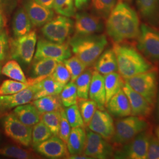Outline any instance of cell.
I'll return each instance as SVG.
<instances>
[{"instance_id":"obj_33","label":"cell","mask_w":159,"mask_h":159,"mask_svg":"<svg viewBox=\"0 0 159 159\" xmlns=\"http://www.w3.org/2000/svg\"><path fill=\"white\" fill-rule=\"evenodd\" d=\"M60 97L62 104L66 107L77 104L79 97L74 82L70 81L64 85L62 91L60 93Z\"/></svg>"},{"instance_id":"obj_28","label":"cell","mask_w":159,"mask_h":159,"mask_svg":"<svg viewBox=\"0 0 159 159\" xmlns=\"http://www.w3.org/2000/svg\"><path fill=\"white\" fill-rule=\"evenodd\" d=\"M33 104L37 108L40 114L58 111L63 109L61 101L58 95L42 97L34 100Z\"/></svg>"},{"instance_id":"obj_29","label":"cell","mask_w":159,"mask_h":159,"mask_svg":"<svg viewBox=\"0 0 159 159\" xmlns=\"http://www.w3.org/2000/svg\"><path fill=\"white\" fill-rule=\"evenodd\" d=\"M44 79V78L31 79L29 80L28 83H23L14 80H6L0 85V96L10 95L17 93Z\"/></svg>"},{"instance_id":"obj_3","label":"cell","mask_w":159,"mask_h":159,"mask_svg":"<svg viewBox=\"0 0 159 159\" xmlns=\"http://www.w3.org/2000/svg\"><path fill=\"white\" fill-rule=\"evenodd\" d=\"M107 44L105 35H75L70 40L69 45L74 56L87 67L91 66L102 54Z\"/></svg>"},{"instance_id":"obj_15","label":"cell","mask_w":159,"mask_h":159,"mask_svg":"<svg viewBox=\"0 0 159 159\" xmlns=\"http://www.w3.org/2000/svg\"><path fill=\"white\" fill-rule=\"evenodd\" d=\"M74 27L75 35H89L102 31L103 24L99 17L87 12H80L75 15Z\"/></svg>"},{"instance_id":"obj_38","label":"cell","mask_w":159,"mask_h":159,"mask_svg":"<svg viewBox=\"0 0 159 159\" xmlns=\"http://www.w3.org/2000/svg\"><path fill=\"white\" fill-rule=\"evenodd\" d=\"M53 8L60 15L73 17L75 15L74 0H54Z\"/></svg>"},{"instance_id":"obj_39","label":"cell","mask_w":159,"mask_h":159,"mask_svg":"<svg viewBox=\"0 0 159 159\" xmlns=\"http://www.w3.org/2000/svg\"><path fill=\"white\" fill-rule=\"evenodd\" d=\"M139 10L142 16L149 19L153 17L159 7V0H136Z\"/></svg>"},{"instance_id":"obj_36","label":"cell","mask_w":159,"mask_h":159,"mask_svg":"<svg viewBox=\"0 0 159 159\" xmlns=\"http://www.w3.org/2000/svg\"><path fill=\"white\" fill-rule=\"evenodd\" d=\"M61 120V110L41 114V120L50 130L54 136L58 135Z\"/></svg>"},{"instance_id":"obj_27","label":"cell","mask_w":159,"mask_h":159,"mask_svg":"<svg viewBox=\"0 0 159 159\" xmlns=\"http://www.w3.org/2000/svg\"><path fill=\"white\" fill-rule=\"evenodd\" d=\"M104 79L106 104L112 97L122 89L125 84V81L117 72L104 75Z\"/></svg>"},{"instance_id":"obj_5","label":"cell","mask_w":159,"mask_h":159,"mask_svg":"<svg viewBox=\"0 0 159 159\" xmlns=\"http://www.w3.org/2000/svg\"><path fill=\"white\" fill-rule=\"evenodd\" d=\"M157 71L153 68L123 80L153 106L157 96Z\"/></svg>"},{"instance_id":"obj_32","label":"cell","mask_w":159,"mask_h":159,"mask_svg":"<svg viewBox=\"0 0 159 159\" xmlns=\"http://www.w3.org/2000/svg\"><path fill=\"white\" fill-rule=\"evenodd\" d=\"M79 108L85 126H88L97 110L96 103L91 99L79 98Z\"/></svg>"},{"instance_id":"obj_11","label":"cell","mask_w":159,"mask_h":159,"mask_svg":"<svg viewBox=\"0 0 159 159\" xmlns=\"http://www.w3.org/2000/svg\"><path fill=\"white\" fill-rule=\"evenodd\" d=\"M113 148L107 140L90 129L86 131L83 154L90 159H105L113 156Z\"/></svg>"},{"instance_id":"obj_42","label":"cell","mask_w":159,"mask_h":159,"mask_svg":"<svg viewBox=\"0 0 159 159\" xmlns=\"http://www.w3.org/2000/svg\"><path fill=\"white\" fill-rule=\"evenodd\" d=\"M51 76L58 83L63 85V87L71 80L70 72L63 62L58 63L56 68L51 74Z\"/></svg>"},{"instance_id":"obj_4","label":"cell","mask_w":159,"mask_h":159,"mask_svg":"<svg viewBox=\"0 0 159 159\" xmlns=\"http://www.w3.org/2000/svg\"><path fill=\"white\" fill-rule=\"evenodd\" d=\"M114 125V133L111 140L118 146L130 142L139 133L148 129V122L143 117L134 116L117 120Z\"/></svg>"},{"instance_id":"obj_14","label":"cell","mask_w":159,"mask_h":159,"mask_svg":"<svg viewBox=\"0 0 159 159\" xmlns=\"http://www.w3.org/2000/svg\"><path fill=\"white\" fill-rule=\"evenodd\" d=\"M38 90V83H36L17 93L0 96V112L31 102V100H33L34 95Z\"/></svg>"},{"instance_id":"obj_2","label":"cell","mask_w":159,"mask_h":159,"mask_svg":"<svg viewBox=\"0 0 159 159\" xmlns=\"http://www.w3.org/2000/svg\"><path fill=\"white\" fill-rule=\"evenodd\" d=\"M118 71L123 79L147 71L153 66L132 47L114 43Z\"/></svg>"},{"instance_id":"obj_44","label":"cell","mask_w":159,"mask_h":159,"mask_svg":"<svg viewBox=\"0 0 159 159\" xmlns=\"http://www.w3.org/2000/svg\"><path fill=\"white\" fill-rule=\"evenodd\" d=\"M146 159H159V140L157 136L150 137Z\"/></svg>"},{"instance_id":"obj_22","label":"cell","mask_w":159,"mask_h":159,"mask_svg":"<svg viewBox=\"0 0 159 159\" xmlns=\"http://www.w3.org/2000/svg\"><path fill=\"white\" fill-rule=\"evenodd\" d=\"M18 119L24 124L33 126L41 120V114L33 104H24L17 106L13 110Z\"/></svg>"},{"instance_id":"obj_7","label":"cell","mask_w":159,"mask_h":159,"mask_svg":"<svg viewBox=\"0 0 159 159\" xmlns=\"http://www.w3.org/2000/svg\"><path fill=\"white\" fill-rule=\"evenodd\" d=\"M74 22L70 17L58 16L44 24L41 33L47 40L57 43H64L71 34Z\"/></svg>"},{"instance_id":"obj_9","label":"cell","mask_w":159,"mask_h":159,"mask_svg":"<svg viewBox=\"0 0 159 159\" xmlns=\"http://www.w3.org/2000/svg\"><path fill=\"white\" fill-rule=\"evenodd\" d=\"M37 40L35 31H31L12 40L10 44L12 58L26 64H30L35 54Z\"/></svg>"},{"instance_id":"obj_13","label":"cell","mask_w":159,"mask_h":159,"mask_svg":"<svg viewBox=\"0 0 159 159\" xmlns=\"http://www.w3.org/2000/svg\"><path fill=\"white\" fill-rule=\"evenodd\" d=\"M88 127L107 141L111 140L115 130L112 117L104 110H97Z\"/></svg>"},{"instance_id":"obj_48","label":"cell","mask_w":159,"mask_h":159,"mask_svg":"<svg viewBox=\"0 0 159 159\" xmlns=\"http://www.w3.org/2000/svg\"><path fill=\"white\" fill-rule=\"evenodd\" d=\"M37 3L42 6H44L48 8H53L54 0H34Z\"/></svg>"},{"instance_id":"obj_37","label":"cell","mask_w":159,"mask_h":159,"mask_svg":"<svg viewBox=\"0 0 159 159\" xmlns=\"http://www.w3.org/2000/svg\"><path fill=\"white\" fill-rule=\"evenodd\" d=\"M0 154L14 159H31L35 158L34 154L29 150L15 146H7L0 148Z\"/></svg>"},{"instance_id":"obj_41","label":"cell","mask_w":159,"mask_h":159,"mask_svg":"<svg viewBox=\"0 0 159 159\" xmlns=\"http://www.w3.org/2000/svg\"><path fill=\"white\" fill-rule=\"evenodd\" d=\"M117 0H93V7L97 13L104 18H107L116 6Z\"/></svg>"},{"instance_id":"obj_10","label":"cell","mask_w":159,"mask_h":159,"mask_svg":"<svg viewBox=\"0 0 159 159\" xmlns=\"http://www.w3.org/2000/svg\"><path fill=\"white\" fill-rule=\"evenodd\" d=\"M71 56V50L67 43H57L40 39L37 42L34 60L51 58L58 62H63Z\"/></svg>"},{"instance_id":"obj_49","label":"cell","mask_w":159,"mask_h":159,"mask_svg":"<svg viewBox=\"0 0 159 159\" xmlns=\"http://www.w3.org/2000/svg\"><path fill=\"white\" fill-rule=\"evenodd\" d=\"M156 136H157V137L158 138V139H159V125L157 127V129H156Z\"/></svg>"},{"instance_id":"obj_19","label":"cell","mask_w":159,"mask_h":159,"mask_svg":"<svg viewBox=\"0 0 159 159\" xmlns=\"http://www.w3.org/2000/svg\"><path fill=\"white\" fill-rule=\"evenodd\" d=\"M106 107L108 113L116 117H125L131 115L129 99L123 89L112 97Z\"/></svg>"},{"instance_id":"obj_17","label":"cell","mask_w":159,"mask_h":159,"mask_svg":"<svg viewBox=\"0 0 159 159\" xmlns=\"http://www.w3.org/2000/svg\"><path fill=\"white\" fill-rule=\"evenodd\" d=\"M23 6L33 25L35 27L43 26L54 16L52 9L41 5L34 0H24Z\"/></svg>"},{"instance_id":"obj_30","label":"cell","mask_w":159,"mask_h":159,"mask_svg":"<svg viewBox=\"0 0 159 159\" xmlns=\"http://www.w3.org/2000/svg\"><path fill=\"white\" fill-rule=\"evenodd\" d=\"M93 71L91 69H85L75 80L77 96L79 98H89V89L92 79Z\"/></svg>"},{"instance_id":"obj_20","label":"cell","mask_w":159,"mask_h":159,"mask_svg":"<svg viewBox=\"0 0 159 159\" xmlns=\"http://www.w3.org/2000/svg\"><path fill=\"white\" fill-rule=\"evenodd\" d=\"M89 97L96 103L97 107L100 110H104L106 106V90L104 76L96 70L93 71Z\"/></svg>"},{"instance_id":"obj_12","label":"cell","mask_w":159,"mask_h":159,"mask_svg":"<svg viewBox=\"0 0 159 159\" xmlns=\"http://www.w3.org/2000/svg\"><path fill=\"white\" fill-rule=\"evenodd\" d=\"M137 38L139 50L150 60L159 61V32L142 24Z\"/></svg>"},{"instance_id":"obj_31","label":"cell","mask_w":159,"mask_h":159,"mask_svg":"<svg viewBox=\"0 0 159 159\" xmlns=\"http://www.w3.org/2000/svg\"><path fill=\"white\" fill-rule=\"evenodd\" d=\"M1 73L12 80L23 83H28L29 81L21 66L16 60H10L6 63L1 69Z\"/></svg>"},{"instance_id":"obj_40","label":"cell","mask_w":159,"mask_h":159,"mask_svg":"<svg viewBox=\"0 0 159 159\" xmlns=\"http://www.w3.org/2000/svg\"><path fill=\"white\" fill-rule=\"evenodd\" d=\"M65 112L71 128L85 127L77 104H75L67 107Z\"/></svg>"},{"instance_id":"obj_25","label":"cell","mask_w":159,"mask_h":159,"mask_svg":"<svg viewBox=\"0 0 159 159\" xmlns=\"http://www.w3.org/2000/svg\"><path fill=\"white\" fill-rule=\"evenodd\" d=\"M58 63V61L51 58L34 60L31 69L33 79L46 78L50 75L56 68Z\"/></svg>"},{"instance_id":"obj_16","label":"cell","mask_w":159,"mask_h":159,"mask_svg":"<svg viewBox=\"0 0 159 159\" xmlns=\"http://www.w3.org/2000/svg\"><path fill=\"white\" fill-rule=\"evenodd\" d=\"M34 148L39 153L50 159L65 158L70 155L67 144L58 136H52Z\"/></svg>"},{"instance_id":"obj_46","label":"cell","mask_w":159,"mask_h":159,"mask_svg":"<svg viewBox=\"0 0 159 159\" xmlns=\"http://www.w3.org/2000/svg\"><path fill=\"white\" fill-rule=\"evenodd\" d=\"M6 18L2 7L0 3V31L2 30L6 26Z\"/></svg>"},{"instance_id":"obj_43","label":"cell","mask_w":159,"mask_h":159,"mask_svg":"<svg viewBox=\"0 0 159 159\" xmlns=\"http://www.w3.org/2000/svg\"><path fill=\"white\" fill-rule=\"evenodd\" d=\"M71 130V127L68 122L65 110L61 109V120H60V124L58 136L66 144L68 141V137L70 134Z\"/></svg>"},{"instance_id":"obj_1","label":"cell","mask_w":159,"mask_h":159,"mask_svg":"<svg viewBox=\"0 0 159 159\" xmlns=\"http://www.w3.org/2000/svg\"><path fill=\"white\" fill-rule=\"evenodd\" d=\"M106 31L114 43L137 38L140 23L135 11L125 2L120 1L109 15Z\"/></svg>"},{"instance_id":"obj_18","label":"cell","mask_w":159,"mask_h":159,"mask_svg":"<svg viewBox=\"0 0 159 159\" xmlns=\"http://www.w3.org/2000/svg\"><path fill=\"white\" fill-rule=\"evenodd\" d=\"M130 102L131 116L145 118L152 111V106L143 97L125 82L122 88Z\"/></svg>"},{"instance_id":"obj_47","label":"cell","mask_w":159,"mask_h":159,"mask_svg":"<svg viewBox=\"0 0 159 159\" xmlns=\"http://www.w3.org/2000/svg\"><path fill=\"white\" fill-rule=\"evenodd\" d=\"M90 0H74L75 8L77 9H82L88 5Z\"/></svg>"},{"instance_id":"obj_34","label":"cell","mask_w":159,"mask_h":159,"mask_svg":"<svg viewBox=\"0 0 159 159\" xmlns=\"http://www.w3.org/2000/svg\"><path fill=\"white\" fill-rule=\"evenodd\" d=\"M53 136L48 127L40 120L32 128V143L33 147L45 141Z\"/></svg>"},{"instance_id":"obj_6","label":"cell","mask_w":159,"mask_h":159,"mask_svg":"<svg viewBox=\"0 0 159 159\" xmlns=\"http://www.w3.org/2000/svg\"><path fill=\"white\" fill-rule=\"evenodd\" d=\"M151 136V132L148 129L141 132L130 142L122 145L121 148L114 152V158L146 159Z\"/></svg>"},{"instance_id":"obj_8","label":"cell","mask_w":159,"mask_h":159,"mask_svg":"<svg viewBox=\"0 0 159 159\" xmlns=\"http://www.w3.org/2000/svg\"><path fill=\"white\" fill-rule=\"evenodd\" d=\"M2 125L6 135L14 142L25 147L31 144V126L24 124L14 114L7 115L2 120Z\"/></svg>"},{"instance_id":"obj_35","label":"cell","mask_w":159,"mask_h":159,"mask_svg":"<svg viewBox=\"0 0 159 159\" xmlns=\"http://www.w3.org/2000/svg\"><path fill=\"white\" fill-rule=\"evenodd\" d=\"M63 62L70 72L71 75L70 81L71 82H74L87 67L85 64L75 56L69 57Z\"/></svg>"},{"instance_id":"obj_24","label":"cell","mask_w":159,"mask_h":159,"mask_svg":"<svg viewBox=\"0 0 159 159\" xmlns=\"http://www.w3.org/2000/svg\"><path fill=\"white\" fill-rule=\"evenodd\" d=\"M95 69L102 75L118 71L117 58L113 48L107 50L100 56L97 60Z\"/></svg>"},{"instance_id":"obj_50","label":"cell","mask_w":159,"mask_h":159,"mask_svg":"<svg viewBox=\"0 0 159 159\" xmlns=\"http://www.w3.org/2000/svg\"><path fill=\"white\" fill-rule=\"evenodd\" d=\"M0 140H1V131H0Z\"/></svg>"},{"instance_id":"obj_23","label":"cell","mask_w":159,"mask_h":159,"mask_svg":"<svg viewBox=\"0 0 159 159\" xmlns=\"http://www.w3.org/2000/svg\"><path fill=\"white\" fill-rule=\"evenodd\" d=\"M32 23L24 8H19L12 20V31L16 38L28 34L31 31Z\"/></svg>"},{"instance_id":"obj_21","label":"cell","mask_w":159,"mask_h":159,"mask_svg":"<svg viewBox=\"0 0 159 159\" xmlns=\"http://www.w3.org/2000/svg\"><path fill=\"white\" fill-rule=\"evenodd\" d=\"M85 142L86 131L84 127L71 128L67 143L69 154H83L85 148Z\"/></svg>"},{"instance_id":"obj_45","label":"cell","mask_w":159,"mask_h":159,"mask_svg":"<svg viewBox=\"0 0 159 159\" xmlns=\"http://www.w3.org/2000/svg\"><path fill=\"white\" fill-rule=\"evenodd\" d=\"M9 48L8 34L5 30L0 31V63L6 58Z\"/></svg>"},{"instance_id":"obj_26","label":"cell","mask_w":159,"mask_h":159,"mask_svg":"<svg viewBox=\"0 0 159 159\" xmlns=\"http://www.w3.org/2000/svg\"><path fill=\"white\" fill-rule=\"evenodd\" d=\"M38 85L39 90L34 95L33 100L46 96L59 95L64 87L58 83L51 75L38 82Z\"/></svg>"}]
</instances>
